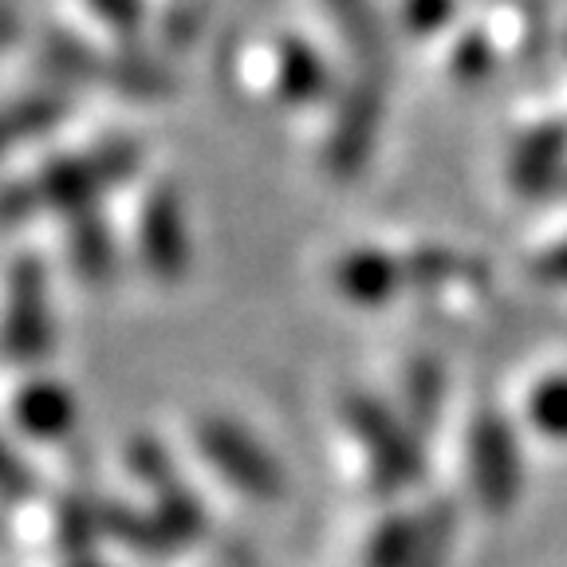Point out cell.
<instances>
[{"label":"cell","instance_id":"cell-1","mask_svg":"<svg viewBox=\"0 0 567 567\" xmlns=\"http://www.w3.org/2000/svg\"><path fill=\"white\" fill-rule=\"evenodd\" d=\"M134 166H138V151L131 142H115V146L80 154V158L52 162L35 177H28L24 186L0 197V217H24L32 209H83L106 186L123 182Z\"/></svg>","mask_w":567,"mask_h":567},{"label":"cell","instance_id":"cell-2","mask_svg":"<svg viewBox=\"0 0 567 567\" xmlns=\"http://www.w3.org/2000/svg\"><path fill=\"white\" fill-rule=\"evenodd\" d=\"M470 488L488 516H508L524 493V457L516 430L501 410L485 406L470 422Z\"/></svg>","mask_w":567,"mask_h":567},{"label":"cell","instance_id":"cell-3","mask_svg":"<svg viewBox=\"0 0 567 567\" xmlns=\"http://www.w3.org/2000/svg\"><path fill=\"white\" fill-rule=\"evenodd\" d=\"M197 450L233 488L260 501H276L284 493V473L272 453L233 417H202L197 422Z\"/></svg>","mask_w":567,"mask_h":567},{"label":"cell","instance_id":"cell-4","mask_svg":"<svg viewBox=\"0 0 567 567\" xmlns=\"http://www.w3.org/2000/svg\"><path fill=\"white\" fill-rule=\"evenodd\" d=\"M0 351L17 363H40L52 351L48 280L35 260H17L9 272L4 316H0Z\"/></svg>","mask_w":567,"mask_h":567},{"label":"cell","instance_id":"cell-5","mask_svg":"<svg viewBox=\"0 0 567 567\" xmlns=\"http://www.w3.org/2000/svg\"><path fill=\"white\" fill-rule=\"evenodd\" d=\"M347 422H351L354 437L363 445L374 477L386 488L414 485V481L422 477V470H425L422 445H417L414 430H406L390 410H382L379 402H371V399H351L347 402Z\"/></svg>","mask_w":567,"mask_h":567},{"label":"cell","instance_id":"cell-6","mask_svg":"<svg viewBox=\"0 0 567 567\" xmlns=\"http://www.w3.org/2000/svg\"><path fill=\"white\" fill-rule=\"evenodd\" d=\"M138 257L154 280H182L189 268V229L182 202L169 186H158L146 205H142L138 221Z\"/></svg>","mask_w":567,"mask_h":567},{"label":"cell","instance_id":"cell-7","mask_svg":"<svg viewBox=\"0 0 567 567\" xmlns=\"http://www.w3.org/2000/svg\"><path fill=\"white\" fill-rule=\"evenodd\" d=\"M567 182V126L544 123L513 146L508 158V186L520 197H544Z\"/></svg>","mask_w":567,"mask_h":567},{"label":"cell","instance_id":"cell-8","mask_svg":"<svg viewBox=\"0 0 567 567\" xmlns=\"http://www.w3.org/2000/svg\"><path fill=\"white\" fill-rule=\"evenodd\" d=\"M379 123H382V83L379 80H363L347 99L343 115L336 123L331 134V166L336 174H354L363 169V162L371 158V146L379 138Z\"/></svg>","mask_w":567,"mask_h":567},{"label":"cell","instance_id":"cell-9","mask_svg":"<svg viewBox=\"0 0 567 567\" xmlns=\"http://www.w3.org/2000/svg\"><path fill=\"white\" fill-rule=\"evenodd\" d=\"M406 284V265L382 248H354L336 265V288L359 308L386 303Z\"/></svg>","mask_w":567,"mask_h":567},{"label":"cell","instance_id":"cell-10","mask_svg":"<svg viewBox=\"0 0 567 567\" xmlns=\"http://www.w3.org/2000/svg\"><path fill=\"white\" fill-rule=\"evenodd\" d=\"M17 422L24 425L32 437H63L75 422V402L63 386L55 382H28L24 390L17 394Z\"/></svg>","mask_w":567,"mask_h":567},{"label":"cell","instance_id":"cell-11","mask_svg":"<svg viewBox=\"0 0 567 567\" xmlns=\"http://www.w3.org/2000/svg\"><path fill=\"white\" fill-rule=\"evenodd\" d=\"M528 425L540 437L556 445H567V374H544L524 399Z\"/></svg>","mask_w":567,"mask_h":567},{"label":"cell","instance_id":"cell-12","mask_svg":"<svg viewBox=\"0 0 567 567\" xmlns=\"http://www.w3.org/2000/svg\"><path fill=\"white\" fill-rule=\"evenodd\" d=\"M417 551H422V520L390 516L382 528H374L367 567H417Z\"/></svg>","mask_w":567,"mask_h":567},{"label":"cell","instance_id":"cell-13","mask_svg":"<svg viewBox=\"0 0 567 567\" xmlns=\"http://www.w3.org/2000/svg\"><path fill=\"white\" fill-rule=\"evenodd\" d=\"M60 115H63V103L52 95H32V99H20V103L4 106V111H0V154L20 146V142L35 138V134H44Z\"/></svg>","mask_w":567,"mask_h":567},{"label":"cell","instance_id":"cell-14","mask_svg":"<svg viewBox=\"0 0 567 567\" xmlns=\"http://www.w3.org/2000/svg\"><path fill=\"white\" fill-rule=\"evenodd\" d=\"M71 260H75L83 280H91V284L111 280V272H115L111 237H106L103 225H99L95 217H87V213H80L75 225H71Z\"/></svg>","mask_w":567,"mask_h":567},{"label":"cell","instance_id":"cell-15","mask_svg":"<svg viewBox=\"0 0 567 567\" xmlns=\"http://www.w3.org/2000/svg\"><path fill=\"white\" fill-rule=\"evenodd\" d=\"M323 87H328V71L319 55L300 40H288L280 48V91L292 103H308V99L323 95Z\"/></svg>","mask_w":567,"mask_h":567},{"label":"cell","instance_id":"cell-16","mask_svg":"<svg viewBox=\"0 0 567 567\" xmlns=\"http://www.w3.org/2000/svg\"><path fill=\"white\" fill-rule=\"evenodd\" d=\"M336 20L343 24V32L351 35V44L374 60L382 55V32H379V20H374V4L371 0H328Z\"/></svg>","mask_w":567,"mask_h":567},{"label":"cell","instance_id":"cell-17","mask_svg":"<svg viewBox=\"0 0 567 567\" xmlns=\"http://www.w3.org/2000/svg\"><path fill=\"white\" fill-rule=\"evenodd\" d=\"M406 402L417 422H430V417H434L437 402H442V374H437V367H430V363L414 367V374H410V382H406Z\"/></svg>","mask_w":567,"mask_h":567},{"label":"cell","instance_id":"cell-18","mask_svg":"<svg viewBox=\"0 0 567 567\" xmlns=\"http://www.w3.org/2000/svg\"><path fill=\"white\" fill-rule=\"evenodd\" d=\"M457 12V0H406L402 4V20L414 35H434L442 32L445 24Z\"/></svg>","mask_w":567,"mask_h":567},{"label":"cell","instance_id":"cell-19","mask_svg":"<svg viewBox=\"0 0 567 567\" xmlns=\"http://www.w3.org/2000/svg\"><path fill=\"white\" fill-rule=\"evenodd\" d=\"M493 44H488V35L470 32L461 35L457 48H453V71H457L461 80H481L485 71H493Z\"/></svg>","mask_w":567,"mask_h":567},{"label":"cell","instance_id":"cell-20","mask_svg":"<svg viewBox=\"0 0 567 567\" xmlns=\"http://www.w3.org/2000/svg\"><path fill=\"white\" fill-rule=\"evenodd\" d=\"M528 272L540 284H548V288H567V240H556L544 252H536Z\"/></svg>","mask_w":567,"mask_h":567},{"label":"cell","instance_id":"cell-21","mask_svg":"<svg viewBox=\"0 0 567 567\" xmlns=\"http://www.w3.org/2000/svg\"><path fill=\"white\" fill-rule=\"evenodd\" d=\"M0 493H9V496L28 493V473H24V465H20L17 453L4 450V445H0Z\"/></svg>","mask_w":567,"mask_h":567},{"label":"cell","instance_id":"cell-22","mask_svg":"<svg viewBox=\"0 0 567 567\" xmlns=\"http://www.w3.org/2000/svg\"><path fill=\"white\" fill-rule=\"evenodd\" d=\"M91 4L103 12V20H111L118 28H131L138 20V0H91Z\"/></svg>","mask_w":567,"mask_h":567}]
</instances>
